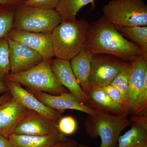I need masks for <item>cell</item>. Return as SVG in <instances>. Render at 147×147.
<instances>
[{
    "instance_id": "14",
    "label": "cell",
    "mask_w": 147,
    "mask_h": 147,
    "mask_svg": "<svg viewBox=\"0 0 147 147\" xmlns=\"http://www.w3.org/2000/svg\"><path fill=\"white\" fill-rule=\"evenodd\" d=\"M131 62L127 106L129 113L131 115L143 88L145 79L147 77V59L142 55H138Z\"/></svg>"
},
{
    "instance_id": "12",
    "label": "cell",
    "mask_w": 147,
    "mask_h": 147,
    "mask_svg": "<svg viewBox=\"0 0 147 147\" xmlns=\"http://www.w3.org/2000/svg\"><path fill=\"white\" fill-rule=\"evenodd\" d=\"M32 93L45 106L62 113L66 110H78L88 115H94L97 112V110L85 105L69 92L60 95H52L42 92Z\"/></svg>"
},
{
    "instance_id": "18",
    "label": "cell",
    "mask_w": 147,
    "mask_h": 147,
    "mask_svg": "<svg viewBox=\"0 0 147 147\" xmlns=\"http://www.w3.org/2000/svg\"><path fill=\"white\" fill-rule=\"evenodd\" d=\"M92 56L84 48L70 61L71 69L77 82L87 94L90 91L89 78Z\"/></svg>"
},
{
    "instance_id": "3",
    "label": "cell",
    "mask_w": 147,
    "mask_h": 147,
    "mask_svg": "<svg viewBox=\"0 0 147 147\" xmlns=\"http://www.w3.org/2000/svg\"><path fill=\"white\" fill-rule=\"evenodd\" d=\"M52 60H43L37 65L26 71L10 73L5 77L3 82H17L26 87L32 93L42 92L60 95L69 92L58 81L53 73L51 65Z\"/></svg>"
},
{
    "instance_id": "27",
    "label": "cell",
    "mask_w": 147,
    "mask_h": 147,
    "mask_svg": "<svg viewBox=\"0 0 147 147\" xmlns=\"http://www.w3.org/2000/svg\"><path fill=\"white\" fill-rule=\"evenodd\" d=\"M60 0H26V5L48 9H55Z\"/></svg>"
},
{
    "instance_id": "5",
    "label": "cell",
    "mask_w": 147,
    "mask_h": 147,
    "mask_svg": "<svg viewBox=\"0 0 147 147\" xmlns=\"http://www.w3.org/2000/svg\"><path fill=\"white\" fill-rule=\"evenodd\" d=\"M131 123L126 116L112 115L97 110L94 115H88L84 126L88 135L100 137L99 147H116L121 132Z\"/></svg>"
},
{
    "instance_id": "15",
    "label": "cell",
    "mask_w": 147,
    "mask_h": 147,
    "mask_svg": "<svg viewBox=\"0 0 147 147\" xmlns=\"http://www.w3.org/2000/svg\"><path fill=\"white\" fill-rule=\"evenodd\" d=\"M51 65L53 73L58 81L80 101L87 105L89 98L77 82L71 69L70 61L56 58L52 59Z\"/></svg>"
},
{
    "instance_id": "1",
    "label": "cell",
    "mask_w": 147,
    "mask_h": 147,
    "mask_svg": "<svg viewBox=\"0 0 147 147\" xmlns=\"http://www.w3.org/2000/svg\"><path fill=\"white\" fill-rule=\"evenodd\" d=\"M85 48L93 56L105 54L127 61L141 55L139 48L103 16L89 24Z\"/></svg>"
},
{
    "instance_id": "21",
    "label": "cell",
    "mask_w": 147,
    "mask_h": 147,
    "mask_svg": "<svg viewBox=\"0 0 147 147\" xmlns=\"http://www.w3.org/2000/svg\"><path fill=\"white\" fill-rule=\"evenodd\" d=\"M131 128L119 137L118 147H139L147 144V130L131 125Z\"/></svg>"
},
{
    "instance_id": "16",
    "label": "cell",
    "mask_w": 147,
    "mask_h": 147,
    "mask_svg": "<svg viewBox=\"0 0 147 147\" xmlns=\"http://www.w3.org/2000/svg\"><path fill=\"white\" fill-rule=\"evenodd\" d=\"M89 98L87 106L112 115L127 116L129 113L123 105L119 104L99 89L92 90L88 94Z\"/></svg>"
},
{
    "instance_id": "10",
    "label": "cell",
    "mask_w": 147,
    "mask_h": 147,
    "mask_svg": "<svg viewBox=\"0 0 147 147\" xmlns=\"http://www.w3.org/2000/svg\"><path fill=\"white\" fill-rule=\"evenodd\" d=\"M58 132L60 131L57 121L32 110L16 127L13 133L42 136Z\"/></svg>"
},
{
    "instance_id": "36",
    "label": "cell",
    "mask_w": 147,
    "mask_h": 147,
    "mask_svg": "<svg viewBox=\"0 0 147 147\" xmlns=\"http://www.w3.org/2000/svg\"><path fill=\"white\" fill-rule=\"evenodd\" d=\"M139 147H147V144H146L143 145V146H141Z\"/></svg>"
},
{
    "instance_id": "22",
    "label": "cell",
    "mask_w": 147,
    "mask_h": 147,
    "mask_svg": "<svg viewBox=\"0 0 147 147\" xmlns=\"http://www.w3.org/2000/svg\"><path fill=\"white\" fill-rule=\"evenodd\" d=\"M16 7L0 5V39L8 36L13 28Z\"/></svg>"
},
{
    "instance_id": "23",
    "label": "cell",
    "mask_w": 147,
    "mask_h": 147,
    "mask_svg": "<svg viewBox=\"0 0 147 147\" xmlns=\"http://www.w3.org/2000/svg\"><path fill=\"white\" fill-rule=\"evenodd\" d=\"M131 65V62L129 65L117 74L110 84L118 90L120 93L122 98L125 104L127 110V105L128 96V78Z\"/></svg>"
},
{
    "instance_id": "28",
    "label": "cell",
    "mask_w": 147,
    "mask_h": 147,
    "mask_svg": "<svg viewBox=\"0 0 147 147\" xmlns=\"http://www.w3.org/2000/svg\"><path fill=\"white\" fill-rule=\"evenodd\" d=\"M98 89H99L106 93L111 98H112L116 102L121 105H123L127 110L126 106L122 98L120 93L119 91L115 87L111 86V85H109L105 86L102 87V88H99Z\"/></svg>"
},
{
    "instance_id": "33",
    "label": "cell",
    "mask_w": 147,
    "mask_h": 147,
    "mask_svg": "<svg viewBox=\"0 0 147 147\" xmlns=\"http://www.w3.org/2000/svg\"><path fill=\"white\" fill-rule=\"evenodd\" d=\"M0 147H12V146L8 139L0 135Z\"/></svg>"
},
{
    "instance_id": "17",
    "label": "cell",
    "mask_w": 147,
    "mask_h": 147,
    "mask_svg": "<svg viewBox=\"0 0 147 147\" xmlns=\"http://www.w3.org/2000/svg\"><path fill=\"white\" fill-rule=\"evenodd\" d=\"M68 139L60 132L42 136L11 134L8 139L12 147H50Z\"/></svg>"
},
{
    "instance_id": "8",
    "label": "cell",
    "mask_w": 147,
    "mask_h": 147,
    "mask_svg": "<svg viewBox=\"0 0 147 147\" xmlns=\"http://www.w3.org/2000/svg\"><path fill=\"white\" fill-rule=\"evenodd\" d=\"M8 37L34 50L42 56L43 60H52L55 57L52 33L34 32L12 29Z\"/></svg>"
},
{
    "instance_id": "34",
    "label": "cell",
    "mask_w": 147,
    "mask_h": 147,
    "mask_svg": "<svg viewBox=\"0 0 147 147\" xmlns=\"http://www.w3.org/2000/svg\"><path fill=\"white\" fill-rule=\"evenodd\" d=\"M8 91V89L4 82H0V96Z\"/></svg>"
},
{
    "instance_id": "11",
    "label": "cell",
    "mask_w": 147,
    "mask_h": 147,
    "mask_svg": "<svg viewBox=\"0 0 147 147\" xmlns=\"http://www.w3.org/2000/svg\"><path fill=\"white\" fill-rule=\"evenodd\" d=\"M3 82L12 97L26 108L57 122L61 117L62 112L45 106L33 94L25 89L19 83L11 81H4Z\"/></svg>"
},
{
    "instance_id": "32",
    "label": "cell",
    "mask_w": 147,
    "mask_h": 147,
    "mask_svg": "<svg viewBox=\"0 0 147 147\" xmlns=\"http://www.w3.org/2000/svg\"><path fill=\"white\" fill-rule=\"evenodd\" d=\"M11 98H12V96L8 91L0 96V106L4 103L5 102L8 101Z\"/></svg>"
},
{
    "instance_id": "4",
    "label": "cell",
    "mask_w": 147,
    "mask_h": 147,
    "mask_svg": "<svg viewBox=\"0 0 147 147\" xmlns=\"http://www.w3.org/2000/svg\"><path fill=\"white\" fill-rule=\"evenodd\" d=\"M62 21L55 9L38 8L23 3L16 7L12 29L34 32L52 33Z\"/></svg>"
},
{
    "instance_id": "29",
    "label": "cell",
    "mask_w": 147,
    "mask_h": 147,
    "mask_svg": "<svg viewBox=\"0 0 147 147\" xmlns=\"http://www.w3.org/2000/svg\"><path fill=\"white\" fill-rule=\"evenodd\" d=\"M129 120L131 125H137L147 130V113L142 115H132Z\"/></svg>"
},
{
    "instance_id": "26",
    "label": "cell",
    "mask_w": 147,
    "mask_h": 147,
    "mask_svg": "<svg viewBox=\"0 0 147 147\" xmlns=\"http://www.w3.org/2000/svg\"><path fill=\"white\" fill-rule=\"evenodd\" d=\"M147 113V77L139 94L135 108L131 115H142Z\"/></svg>"
},
{
    "instance_id": "20",
    "label": "cell",
    "mask_w": 147,
    "mask_h": 147,
    "mask_svg": "<svg viewBox=\"0 0 147 147\" xmlns=\"http://www.w3.org/2000/svg\"><path fill=\"white\" fill-rule=\"evenodd\" d=\"M89 4L94 8V0H60L55 10L62 20L75 21L79 11Z\"/></svg>"
},
{
    "instance_id": "9",
    "label": "cell",
    "mask_w": 147,
    "mask_h": 147,
    "mask_svg": "<svg viewBox=\"0 0 147 147\" xmlns=\"http://www.w3.org/2000/svg\"><path fill=\"white\" fill-rule=\"evenodd\" d=\"M7 39L9 45L10 74L26 71L43 60L42 56L34 50L8 36Z\"/></svg>"
},
{
    "instance_id": "30",
    "label": "cell",
    "mask_w": 147,
    "mask_h": 147,
    "mask_svg": "<svg viewBox=\"0 0 147 147\" xmlns=\"http://www.w3.org/2000/svg\"><path fill=\"white\" fill-rule=\"evenodd\" d=\"M79 145L76 141L67 139L65 141L57 143L50 147H78Z\"/></svg>"
},
{
    "instance_id": "35",
    "label": "cell",
    "mask_w": 147,
    "mask_h": 147,
    "mask_svg": "<svg viewBox=\"0 0 147 147\" xmlns=\"http://www.w3.org/2000/svg\"><path fill=\"white\" fill-rule=\"evenodd\" d=\"M78 147H89L87 146L86 145L84 144L79 145Z\"/></svg>"
},
{
    "instance_id": "7",
    "label": "cell",
    "mask_w": 147,
    "mask_h": 147,
    "mask_svg": "<svg viewBox=\"0 0 147 147\" xmlns=\"http://www.w3.org/2000/svg\"><path fill=\"white\" fill-rule=\"evenodd\" d=\"M92 56L89 81L90 91L108 86L116 76L131 63L112 55Z\"/></svg>"
},
{
    "instance_id": "6",
    "label": "cell",
    "mask_w": 147,
    "mask_h": 147,
    "mask_svg": "<svg viewBox=\"0 0 147 147\" xmlns=\"http://www.w3.org/2000/svg\"><path fill=\"white\" fill-rule=\"evenodd\" d=\"M102 11L115 26H147V5L143 0H111L103 6Z\"/></svg>"
},
{
    "instance_id": "2",
    "label": "cell",
    "mask_w": 147,
    "mask_h": 147,
    "mask_svg": "<svg viewBox=\"0 0 147 147\" xmlns=\"http://www.w3.org/2000/svg\"><path fill=\"white\" fill-rule=\"evenodd\" d=\"M89 24L84 18L62 20L52 32L55 57L70 61L84 49Z\"/></svg>"
},
{
    "instance_id": "24",
    "label": "cell",
    "mask_w": 147,
    "mask_h": 147,
    "mask_svg": "<svg viewBox=\"0 0 147 147\" xmlns=\"http://www.w3.org/2000/svg\"><path fill=\"white\" fill-rule=\"evenodd\" d=\"M9 45L6 38L0 39V82H3L5 76L9 74L11 65Z\"/></svg>"
},
{
    "instance_id": "13",
    "label": "cell",
    "mask_w": 147,
    "mask_h": 147,
    "mask_svg": "<svg viewBox=\"0 0 147 147\" xmlns=\"http://www.w3.org/2000/svg\"><path fill=\"white\" fill-rule=\"evenodd\" d=\"M32 110L12 97L0 106V135L8 139L22 120Z\"/></svg>"
},
{
    "instance_id": "31",
    "label": "cell",
    "mask_w": 147,
    "mask_h": 147,
    "mask_svg": "<svg viewBox=\"0 0 147 147\" xmlns=\"http://www.w3.org/2000/svg\"><path fill=\"white\" fill-rule=\"evenodd\" d=\"M26 0H0V5L16 7L24 3Z\"/></svg>"
},
{
    "instance_id": "19",
    "label": "cell",
    "mask_w": 147,
    "mask_h": 147,
    "mask_svg": "<svg viewBox=\"0 0 147 147\" xmlns=\"http://www.w3.org/2000/svg\"><path fill=\"white\" fill-rule=\"evenodd\" d=\"M116 28L133 42L140 50L141 55L147 59V26H135L122 27L115 26Z\"/></svg>"
},
{
    "instance_id": "25",
    "label": "cell",
    "mask_w": 147,
    "mask_h": 147,
    "mask_svg": "<svg viewBox=\"0 0 147 147\" xmlns=\"http://www.w3.org/2000/svg\"><path fill=\"white\" fill-rule=\"evenodd\" d=\"M58 127L61 133L64 135H71L76 131L77 121L71 116L61 117L58 121Z\"/></svg>"
}]
</instances>
